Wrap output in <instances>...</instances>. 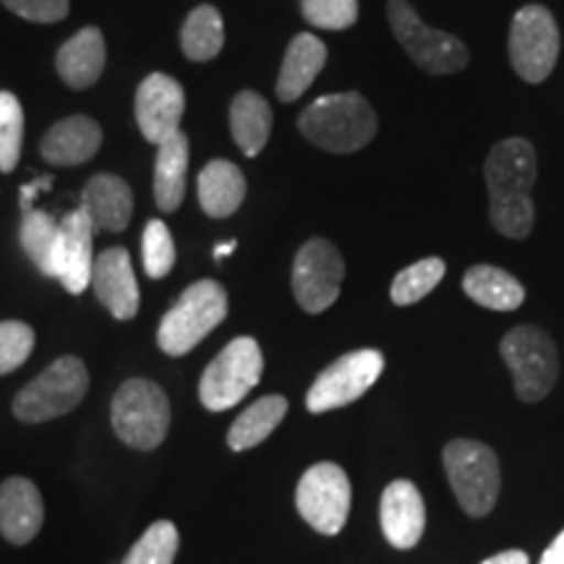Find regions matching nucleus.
<instances>
[{
  "label": "nucleus",
  "instance_id": "1",
  "mask_svg": "<svg viewBox=\"0 0 564 564\" xmlns=\"http://www.w3.org/2000/svg\"><path fill=\"white\" fill-rule=\"evenodd\" d=\"M539 165L535 150L528 139H505L491 147L486 158L484 175L489 186V215L497 232L512 241H523L531 236L535 209H533V183Z\"/></svg>",
  "mask_w": 564,
  "mask_h": 564
},
{
  "label": "nucleus",
  "instance_id": "2",
  "mask_svg": "<svg viewBox=\"0 0 564 564\" xmlns=\"http://www.w3.org/2000/svg\"><path fill=\"white\" fill-rule=\"evenodd\" d=\"M299 129L324 152L350 154L377 137V112L358 91L324 95L299 116Z\"/></svg>",
  "mask_w": 564,
  "mask_h": 564
},
{
  "label": "nucleus",
  "instance_id": "3",
  "mask_svg": "<svg viewBox=\"0 0 564 564\" xmlns=\"http://www.w3.org/2000/svg\"><path fill=\"white\" fill-rule=\"evenodd\" d=\"M110 421L118 440L150 453L160 447L171 429V400L152 379H129L112 398Z\"/></svg>",
  "mask_w": 564,
  "mask_h": 564
},
{
  "label": "nucleus",
  "instance_id": "4",
  "mask_svg": "<svg viewBox=\"0 0 564 564\" xmlns=\"http://www.w3.org/2000/svg\"><path fill=\"white\" fill-rule=\"evenodd\" d=\"M228 316V293L220 282L199 280L181 293L162 316L158 345L167 356H186Z\"/></svg>",
  "mask_w": 564,
  "mask_h": 564
},
{
  "label": "nucleus",
  "instance_id": "5",
  "mask_svg": "<svg viewBox=\"0 0 564 564\" xmlns=\"http://www.w3.org/2000/svg\"><path fill=\"white\" fill-rule=\"evenodd\" d=\"M444 474L453 486L455 499L474 518H484L494 510L502 486L499 460L491 447L474 440H455L444 447Z\"/></svg>",
  "mask_w": 564,
  "mask_h": 564
},
{
  "label": "nucleus",
  "instance_id": "6",
  "mask_svg": "<svg viewBox=\"0 0 564 564\" xmlns=\"http://www.w3.org/2000/svg\"><path fill=\"white\" fill-rule=\"evenodd\" d=\"M89 390V373L82 358L63 356L13 398V415L24 423H45L70 413Z\"/></svg>",
  "mask_w": 564,
  "mask_h": 564
},
{
  "label": "nucleus",
  "instance_id": "7",
  "mask_svg": "<svg viewBox=\"0 0 564 564\" xmlns=\"http://www.w3.org/2000/svg\"><path fill=\"white\" fill-rule=\"evenodd\" d=\"M499 350L510 366L514 392L523 403H539L554 390L560 377V352L544 329L531 324L514 327L502 337Z\"/></svg>",
  "mask_w": 564,
  "mask_h": 564
},
{
  "label": "nucleus",
  "instance_id": "8",
  "mask_svg": "<svg viewBox=\"0 0 564 564\" xmlns=\"http://www.w3.org/2000/svg\"><path fill=\"white\" fill-rule=\"evenodd\" d=\"M390 30L400 47L411 55V61L421 70L434 76L457 74L468 66V47L447 32H436L423 24L419 11L408 0H390L387 3Z\"/></svg>",
  "mask_w": 564,
  "mask_h": 564
},
{
  "label": "nucleus",
  "instance_id": "9",
  "mask_svg": "<svg viewBox=\"0 0 564 564\" xmlns=\"http://www.w3.org/2000/svg\"><path fill=\"white\" fill-rule=\"evenodd\" d=\"M264 356L253 337H236L202 373L199 400L212 413L238 405L259 384Z\"/></svg>",
  "mask_w": 564,
  "mask_h": 564
},
{
  "label": "nucleus",
  "instance_id": "10",
  "mask_svg": "<svg viewBox=\"0 0 564 564\" xmlns=\"http://www.w3.org/2000/svg\"><path fill=\"white\" fill-rule=\"evenodd\" d=\"M560 26L546 6L531 3L514 13L510 24V63L520 79L528 84L546 82L560 61Z\"/></svg>",
  "mask_w": 564,
  "mask_h": 564
},
{
  "label": "nucleus",
  "instance_id": "11",
  "mask_svg": "<svg viewBox=\"0 0 564 564\" xmlns=\"http://www.w3.org/2000/svg\"><path fill=\"white\" fill-rule=\"evenodd\" d=\"M382 371L384 356L379 350L364 348L345 352L314 379L312 390L306 394V408L312 413H327L356 403L377 384Z\"/></svg>",
  "mask_w": 564,
  "mask_h": 564
},
{
  "label": "nucleus",
  "instance_id": "12",
  "mask_svg": "<svg viewBox=\"0 0 564 564\" xmlns=\"http://www.w3.org/2000/svg\"><path fill=\"white\" fill-rule=\"evenodd\" d=\"M348 474L335 463H316L301 476L295 489V507L314 531L337 535L348 523L350 512Z\"/></svg>",
  "mask_w": 564,
  "mask_h": 564
},
{
  "label": "nucleus",
  "instance_id": "13",
  "mask_svg": "<svg viewBox=\"0 0 564 564\" xmlns=\"http://www.w3.org/2000/svg\"><path fill=\"white\" fill-rule=\"evenodd\" d=\"M345 262L340 251L324 238H312L295 253L293 293L306 314L327 312L340 299Z\"/></svg>",
  "mask_w": 564,
  "mask_h": 564
},
{
  "label": "nucleus",
  "instance_id": "14",
  "mask_svg": "<svg viewBox=\"0 0 564 564\" xmlns=\"http://www.w3.org/2000/svg\"><path fill=\"white\" fill-rule=\"evenodd\" d=\"M186 112V91L173 76L152 74L137 89V123L147 141L162 144L181 131V118Z\"/></svg>",
  "mask_w": 564,
  "mask_h": 564
},
{
  "label": "nucleus",
  "instance_id": "15",
  "mask_svg": "<svg viewBox=\"0 0 564 564\" xmlns=\"http://www.w3.org/2000/svg\"><path fill=\"white\" fill-rule=\"evenodd\" d=\"M91 291L97 301L102 303L116 319L129 322L139 312V285L137 274H133L131 257L126 249L102 251L95 259V270H91Z\"/></svg>",
  "mask_w": 564,
  "mask_h": 564
},
{
  "label": "nucleus",
  "instance_id": "16",
  "mask_svg": "<svg viewBox=\"0 0 564 564\" xmlns=\"http://www.w3.org/2000/svg\"><path fill=\"white\" fill-rule=\"evenodd\" d=\"M45 520L42 494L30 478L11 476L0 484V533L13 546H26Z\"/></svg>",
  "mask_w": 564,
  "mask_h": 564
},
{
  "label": "nucleus",
  "instance_id": "17",
  "mask_svg": "<svg viewBox=\"0 0 564 564\" xmlns=\"http://www.w3.org/2000/svg\"><path fill=\"white\" fill-rule=\"evenodd\" d=\"M379 520H382L384 539L394 549H413L421 541L423 528H426V507L419 486L398 478L387 486L382 494V507H379Z\"/></svg>",
  "mask_w": 564,
  "mask_h": 564
},
{
  "label": "nucleus",
  "instance_id": "18",
  "mask_svg": "<svg viewBox=\"0 0 564 564\" xmlns=\"http://www.w3.org/2000/svg\"><path fill=\"white\" fill-rule=\"evenodd\" d=\"M63 249H61V282L70 295H79L91 285L95 270V228L82 207L68 212L61 220Z\"/></svg>",
  "mask_w": 564,
  "mask_h": 564
},
{
  "label": "nucleus",
  "instance_id": "19",
  "mask_svg": "<svg viewBox=\"0 0 564 564\" xmlns=\"http://www.w3.org/2000/svg\"><path fill=\"white\" fill-rule=\"evenodd\" d=\"M82 209L87 212L95 232H121L129 228L133 215L131 186L123 178H118V175H95L84 186Z\"/></svg>",
  "mask_w": 564,
  "mask_h": 564
},
{
  "label": "nucleus",
  "instance_id": "20",
  "mask_svg": "<svg viewBox=\"0 0 564 564\" xmlns=\"http://www.w3.org/2000/svg\"><path fill=\"white\" fill-rule=\"evenodd\" d=\"M102 147L100 123L89 116H70L55 123L42 139V158L51 165H82L95 158Z\"/></svg>",
  "mask_w": 564,
  "mask_h": 564
},
{
  "label": "nucleus",
  "instance_id": "21",
  "mask_svg": "<svg viewBox=\"0 0 564 564\" xmlns=\"http://www.w3.org/2000/svg\"><path fill=\"white\" fill-rule=\"evenodd\" d=\"M327 63V47L319 37L303 32L295 34L285 51L280 76H278V97L280 102H295L299 97L312 87L319 70Z\"/></svg>",
  "mask_w": 564,
  "mask_h": 564
},
{
  "label": "nucleus",
  "instance_id": "22",
  "mask_svg": "<svg viewBox=\"0 0 564 564\" xmlns=\"http://www.w3.org/2000/svg\"><path fill=\"white\" fill-rule=\"evenodd\" d=\"M61 79L70 89H87L102 76L105 68V37L97 26H84L58 51L55 61Z\"/></svg>",
  "mask_w": 564,
  "mask_h": 564
},
{
  "label": "nucleus",
  "instance_id": "23",
  "mask_svg": "<svg viewBox=\"0 0 564 564\" xmlns=\"http://www.w3.org/2000/svg\"><path fill=\"white\" fill-rule=\"evenodd\" d=\"M246 199V178L230 160H212L199 173V204L215 220L236 215Z\"/></svg>",
  "mask_w": 564,
  "mask_h": 564
},
{
  "label": "nucleus",
  "instance_id": "24",
  "mask_svg": "<svg viewBox=\"0 0 564 564\" xmlns=\"http://www.w3.org/2000/svg\"><path fill=\"white\" fill-rule=\"evenodd\" d=\"M186 173H188V139L178 131L158 147V162H154V202L162 212H175L186 196Z\"/></svg>",
  "mask_w": 564,
  "mask_h": 564
},
{
  "label": "nucleus",
  "instance_id": "25",
  "mask_svg": "<svg viewBox=\"0 0 564 564\" xmlns=\"http://www.w3.org/2000/svg\"><path fill=\"white\" fill-rule=\"evenodd\" d=\"M230 131L246 158H257L272 133V108L259 91H238L230 105Z\"/></svg>",
  "mask_w": 564,
  "mask_h": 564
},
{
  "label": "nucleus",
  "instance_id": "26",
  "mask_svg": "<svg viewBox=\"0 0 564 564\" xmlns=\"http://www.w3.org/2000/svg\"><path fill=\"white\" fill-rule=\"evenodd\" d=\"M463 291L470 301L491 312H514L525 301V288L510 272L491 264L470 267L463 278Z\"/></svg>",
  "mask_w": 564,
  "mask_h": 564
},
{
  "label": "nucleus",
  "instance_id": "27",
  "mask_svg": "<svg viewBox=\"0 0 564 564\" xmlns=\"http://www.w3.org/2000/svg\"><path fill=\"white\" fill-rule=\"evenodd\" d=\"M21 246H24L26 257L32 259V264L45 278H61L63 232L61 225L47 212H24V220H21Z\"/></svg>",
  "mask_w": 564,
  "mask_h": 564
},
{
  "label": "nucleus",
  "instance_id": "28",
  "mask_svg": "<svg viewBox=\"0 0 564 564\" xmlns=\"http://www.w3.org/2000/svg\"><path fill=\"white\" fill-rule=\"evenodd\" d=\"M288 415V400L282 394H264L238 415L228 432V447L232 453L257 447L280 426Z\"/></svg>",
  "mask_w": 564,
  "mask_h": 564
},
{
  "label": "nucleus",
  "instance_id": "29",
  "mask_svg": "<svg viewBox=\"0 0 564 564\" xmlns=\"http://www.w3.org/2000/svg\"><path fill=\"white\" fill-rule=\"evenodd\" d=\"M225 45L223 17L215 6H196L181 30V47L196 63L217 58Z\"/></svg>",
  "mask_w": 564,
  "mask_h": 564
},
{
  "label": "nucleus",
  "instance_id": "30",
  "mask_svg": "<svg viewBox=\"0 0 564 564\" xmlns=\"http://www.w3.org/2000/svg\"><path fill=\"white\" fill-rule=\"evenodd\" d=\"M444 270H447V267H444L440 257L421 259V262L405 267V270L398 272V278L392 280V303H398V306H411V303L426 299V295L442 282Z\"/></svg>",
  "mask_w": 564,
  "mask_h": 564
},
{
  "label": "nucleus",
  "instance_id": "31",
  "mask_svg": "<svg viewBox=\"0 0 564 564\" xmlns=\"http://www.w3.org/2000/svg\"><path fill=\"white\" fill-rule=\"evenodd\" d=\"M181 535L171 520H158L147 528L144 535L131 546L121 564H173L178 554Z\"/></svg>",
  "mask_w": 564,
  "mask_h": 564
},
{
  "label": "nucleus",
  "instance_id": "32",
  "mask_svg": "<svg viewBox=\"0 0 564 564\" xmlns=\"http://www.w3.org/2000/svg\"><path fill=\"white\" fill-rule=\"evenodd\" d=\"M24 141V110L17 95L0 91V173H11L19 165Z\"/></svg>",
  "mask_w": 564,
  "mask_h": 564
},
{
  "label": "nucleus",
  "instance_id": "33",
  "mask_svg": "<svg viewBox=\"0 0 564 564\" xmlns=\"http://www.w3.org/2000/svg\"><path fill=\"white\" fill-rule=\"evenodd\" d=\"M141 259H144V270L152 280L171 274L175 264V243L171 230L162 220H150L141 236Z\"/></svg>",
  "mask_w": 564,
  "mask_h": 564
},
{
  "label": "nucleus",
  "instance_id": "34",
  "mask_svg": "<svg viewBox=\"0 0 564 564\" xmlns=\"http://www.w3.org/2000/svg\"><path fill=\"white\" fill-rule=\"evenodd\" d=\"M301 13L316 30H350L358 21V0H301Z\"/></svg>",
  "mask_w": 564,
  "mask_h": 564
},
{
  "label": "nucleus",
  "instance_id": "35",
  "mask_svg": "<svg viewBox=\"0 0 564 564\" xmlns=\"http://www.w3.org/2000/svg\"><path fill=\"white\" fill-rule=\"evenodd\" d=\"M34 350V333L24 322H0V377L17 371Z\"/></svg>",
  "mask_w": 564,
  "mask_h": 564
},
{
  "label": "nucleus",
  "instance_id": "36",
  "mask_svg": "<svg viewBox=\"0 0 564 564\" xmlns=\"http://www.w3.org/2000/svg\"><path fill=\"white\" fill-rule=\"evenodd\" d=\"M0 3L17 17L37 24H55L68 13V0H0Z\"/></svg>",
  "mask_w": 564,
  "mask_h": 564
},
{
  "label": "nucleus",
  "instance_id": "37",
  "mask_svg": "<svg viewBox=\"0 0 564 564\" xmlns=\"http://www.w3.org/2000/svg\"><path fill=\"white\" fill-rule=\"evenodd\" d=\"M51 183H53L51 175H42V178L26 183V186L21 188V209L30 212L34 196H37L40 192H47V188H51Z\"/></svg>",
  "mask_w": 564,
  "mask_h": 564
},
{
  "label": "nucleus",
  "instance_id": "38",
  "mask_svg": "<svg viewBox=\"0 0 564 564\" xmlns=\"http://www.w3.org/2000/svg\"><path fill=\"white\" fill-rule=\"evenodd\" d=\"M481 564H531V560H528V554L520 552V549H507V552L494 554Z\"/></svg>",
  "mask_w": 564,
  "mask_h": 564
},
{
  "label": "nucleus",
  "instance_id": "39",
  "mask_svg": "<svg viewBox=\"0 0 564 564\" xmlns=\"http://www.w3.org/2000/svg\"><path fill=\"white\" fill-rule=\"evenodd\" d=\"M539 564H564V531L552 541V546L541 554Z\"/></svg>",
  "mask_w": 564,
  "mask_h": 564
},
{
  "label": "nucleus",
  "instance_id": "40",
  "mask_svg": "<svg viewBox=\"0 0 564 564\" xmlns=\"http://www.w3.org/2000/svg\"><path fill=\"white\" fill-rule=\"evenodd\" d=\"M236 241H228V243H220V246H217V249H215V259H225V257H230V253L232 251H236Z\"/></svg>",
  "mask_w": 564,
  "mask_h": 564
}]
</instances>
